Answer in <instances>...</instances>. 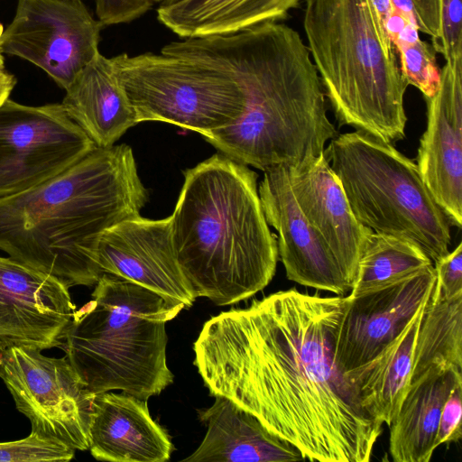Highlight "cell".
I'll list each match as a JSON object with an SVG mask.
<instances>
[{
  "mask_svg": "<svg viewBox=\"0 0 462 462\" xmlns=\"http://www.w3.org/2000/svg\"><path fill=\"white\" fill-rule=\"evenodd\" d=\"M346 296L289 289L206 321L194 365L223 396L295 446L305 459L367 462L383 423L361 405L335 361Z\"/></svg>",
  "mask_w": 462,
  "mask_h": 462,
  "instance_id": "cell-1",
  "label": "cell"
},
{
  "mask_svg": "<svg viewBox=\"0 0 462 462\" xmlns=\"http://www.w3.org/2000/svg\"><path fill=\"white\" fill-rule=\"evenodd\" d=\"M161 52L219 70L243 87L246 106L239 120L203 135L239 163L263 171L282 164L299 167L322 155L337 134L309 49L283 23L181 39Z\"/></svg>",
  "mask_w": 462,
  "mask_h": 462,
  "instance_id": "cell-2",
  "label": "cell"
},
{
  "mask_svg": "<svg viewBox=\"0 0 462 462\" xmlns=\"http://www.w3.org/2000/svg\"><path fill=\"white\" fill-rule=\"evenodd\" d=\"M149 199L132 148H96L27 190L0 198V250L68 288L96 285L103 232L137 217Z\"/></svg>",
  "mask_w": 462,
  "mask_h": 462,
  "instance_id": "cell-3",
  "label": "cell"
},
{
  "mask_svg": "<svg viewBox=\"0 0 462 462\" xmlns=\"http://www.w3.org/2000/svg\"><path fill=\"white\" fill-rule=\"evenodd\" d=\"M257 173L217 153L184 172L171 216L178 263L197 297L217 306L245 300L273 280L279 258Z\"/></svg>",
  "mask_w": 462,
  "mask_h": 462,
  "instance_id": "cell-4",
  "label": "cell"
},
{
  "mask_svg": "<svg viewBox=\"0 0 462 462\" xmlns=\"http://www.w3.org/2000/svg\"><path fill=\"white\" fill-rule=\"evenodd\" d=\"M303 28L340 125L393 143L405 137L403 79L369 0H304Z\"/></svg>",
  "mask_w": 462,
  "mask_h": 462,
  "instance_id": "cell-5",
  "label": "cell"
},
{
  "mask_svg": "<svg viewBox=\"0 0 462 462\" xmlns=\"http://www.w3.org/2000/svg\"><path fill=\"white\" fill-rule=\"evenodd\" d=\"M91 296L74 311L64 337L77 374L95 393L159 395L173 382L165 325L184 304L110 273L100 276Z\"/></svg>",
  "mask_w": 462,
  "mask_h": 462,
  "instance_id": "cell-6",
  "label": "cell"
},
{
  "mask_svg": "<svg viewBox=\"0 0 462 462\" xmlns=\"http://www.w3.org/2000/svg\"><path fill=\"white\" fill-rule=\"evenodd\" d=\"M324 153L363 226L415 244L432 262L448 253L447 215L393 143L356 130L337 134Z\"/></svg>",
  "mask_w": 462,
  "mask_h": 462,
  "instance_id": "cell-7",
  "label": "cell"
},
{
  "mask_svg": "<svg viewBox=\"0 0 462 462\" xmlns=\"http://www.w3.org/2000/svg\"><path fill=\"white\" fill-rule=\"evenodd\" d=\"M112 59L138 124L166 122L203 136L234 125L245 110L243 87L219 70L162 52Z\"/></svg>",
  "mask_w": 462,
  "mask_h": 462,
  "instance_id": "cell-8",
  "label": "cell"
},
{
  "mask_svg": "<svg viewBox=\"0 0 462 462\" xmlns=\"http://www.w3.org/2000/svg\"><path fill=\"white\" fill-rule=\"evenodd\" d=\"M41 350L0 346V378L32 431L75 450L89 448V430L96 393L69 359L45 356Z\"/></svg>",
  "mask_w": 462,
  "mask_h": 462,
  "instance_id": "cell-9",
  "label": "cell"
},
{
  "mask_svg": "<svg viewBox=\"0 0 462 462\" xmlns=\"http://www.w3.org/2000/svg\"><path fill=\"white\" fill-rule=\"evenodd\" d=\"M97 148L61 103L0 105V198L32 189Z\"/></svg>",
  "mask_w": 462,
  "mask_h": 462,
  "instance_id": "cell-10",
  "label": "cell"
},
{
  "mask_svg": "<svg viewBox=\"0 0 462 462\" xmlns=\"http://www.w3.org/2000/svg\"><path fill=\"white\" fill-rule=\"evenodd\" d=\"M104 27L82 0H18L0 51L31 62L65 90L99 53Z\"/></svg>",
  "mask_w": 462,
  "mask_h": 462,
  "instance_id": "cell-11",
  "label": "cell"
},
{
  "mask_svg": "<svg viewBox=\"0 0 462 462\" xmlns=\"http://www.w3.org/2000/svg\"><path fill=\"white\" fill-rule=\"evenodd\" d=\"M436 283L432 265L373 290L346 296L335 361L344 374L383 351L427 302Z\"/></svg>",
  "mask_w": 462,
  "mask_h": 462,
  "instance_id": "cell-12",
  "label": "cell"
},
{
  "mask_svg": "<svg viewBox=\"0 0 462 462\" xmlns=\"http://www.w3.org/2000/svg\"><path fill=\"white\" fill-rule=\"evenodd\" d=\"M69 289L49 273L0 256V346H62L76 310Z\"/></svg>",
  "mask_w": 462,
  "mask_h": 462,
  "instance_id": "cell-13",
  "label": "cell"
},
{
  "mask_svg": "<svg viewBox=\"0 0 462 462\" xmlns=\"http://www.w3.org/2000/svg\"><path fill=\"white\" fill-rule=\"evenodd\" d=\"M97 258L102 273H110L184 304L197 295L184 276L174 252L171 217L124 220L101 235Z\"/></svg>",
  "mask_w": 462,
  "mask_h": 462,
  "instance_id": "cell-14",
  "label": "cell"
},
{
  "mask_svg": "<svg viewBox=\"0 0 462 462\" xmlns=\"http://www.w3.org/2000/svg\"><path fill=\"white\" fill-rule=\"evenodd\" d=\"M427 103V127L416 164L451 226H462V57L446 61Z\"/></svg>",
  "mask_w": 462,
  "mask_h": 462,
  "instance_id": "cell-15",
  "label": "cell"
},
{
  "mask_svg": "<svg viewBox=\"0 0 462 462\" xmlns=\"http://www.w3.org/2000/svg\"><path fill=\"white\" fill-rule=\"evenodd\" d=\"M258 193L266 221L278 233V254L287 278L336 295L350 292L338 263L299 207L286 164L263 171Z\"/></svg>",
  "mask_w": 462,
  "mask_h": 462,
  "instance_id": "cell-16",
  "label": "cell"
},
{
  "mask_svg": "<svg viewBox=\"0 0 462 462\" xmlns=\"http://www.w3.org/2000/svg\"><path fill=\"white\" fill-rule=\"evenodd\" d=\"M286 167L292 192L304 217L353 288L366 237L373 230L356 218L325 153L304 165Z\"/></svg>",
  "mask_w": 462,
  "mask_h": 462,
  "instance_id": "cell-17",
  "label": "cell"
},
{
  "mask_svg": "<svg viewBox=\"0 0 462 462\" xmlns=\"http://www.w3.org/2000/svg\"><path fill=\"white\" fill-rule=\"evenodd\" d=\"M88 449L101 461L166 462L173 445L152 418L147 400L108 391L96 393Z\"/></svg>",
  "mask_w": 462,
  "mask_h": 462,
  "instance_id": "cell-18",
  "label": "cell"
},
{
  "mask_svg": "<svg viewBox=\"0 0 462 462\" xmlns=\"http://www.w3.org/2000/svg\"><path fill=\"white\" fill-rule=\"evenodd\" d=\"M208 430L199 448L181 461L285 462L305 459L289 441L271 432L253 414L229 399L215 396L199 411Z\"/></svg>",
  "mask_w": 462,
  "mask_h": 462,
  "instance_id": "cell-19",
  "label": "cell"
},
{
  "mask_svg": "<svg viewBox=\"0 0 462 462\" xmlns=\"http://www.w3.org/2000/svg\"><path fill=\"white\" fill-rule=\"evenodd\" d=\"M65 91L61 105L97 148L113 146L138 124L113 59L100 52Z\"/></svg>",
  "mask_w": 462,
  "mask_h": 462,
  "instance_id": "cell-20",
  "label": "cell"
},
{
  "mask_svg": "<svg viewBox=\"0 0 462 462\" xmlns=\"http://www.w3.org/2000/svg\"><path fill=\"white\" fill-rule=\"evenodd\" d=\"M462 371H430L410 384L402 405L388 426L389 451L395 462H429L438 448L436 436L442 408Z\"/></svg>",
  "mask_w": 462,
  "mask_h": 462,
  "instance_id": "cell-21",
  "label": "cell"
},
{
  "mask_svg": "<svg viewBox=\"0 0 462 462\" xmlns=\"http://www.w3.org/2000/svg\"><path fill=\"white\" fill-rule=\"evenodd\" d=\"M426 303L383 351L345 374L362 407L387 426L396 416L410 387L415 344Z\"/></svg>",
  "mask_w": 462,
  "mask_h": 462,
  "instance_id": "cell-22",
  "label": "cell"
},
{
  "mask_svg": "<svg viewBox=\"0 0 462 462\" xmlns=\"http://www.w3.org/2000/svg\"><path fill=\"white\" fill-rule=\"evenodd\" d=\"M300 0H180L159 5L157 20L180 39L234 33L286 18Z\"/></svg>",
  "mask_w": 462,
  "mask_h": 462,
  "instance_id": "cell-23",
  "label": "cell"
},
{
  "mask_svg": "<svg viewBox=\"0 0 462 462\" xmlns=\"http://www.w3.org/2000/svg\"><path fill=\"white\" fill-rule=\"evenodd\" d=\"M462 371V294L433 291L424 308L414 349L411 383L430 371Z\"/></svg>",
  "mask_w": 462,
  "mask_h": 462,
  "instance_id": "cell-24",
  "label": "cell"
},
{
  "mask_svg": "<svg viewBox=\"0 0 462 462\" xmlns=\"http://www.w3.org/2000/svg\"><path fill=\"white\" fill-rule=\"evenodd\" d=\"M432 265L415 244L371 231L366 237L349 295H356Z\"/></svg>",
  "mask_w": 462,
  "mask_h": 462,
  "instance_id": "cell-25",
  "label": "cell"
},
{
  "mask_svg": "<svg viewBox=\"0 0 462 462\" xmlns=\"http://www.w3.org/2000/svg\"><path fill=\"white\" fill-rule=\"evenodd\" d=\"M419 32L431 38L446 61L462 57V0H414Z\"/></svg>",
  "mask_w": 462,
  "mask_h": 462,
  "instance_id": "cell-26",
  "label": "cell"
},
{
  "mask_svg": "<svg viewBox=\"0 0 462 462\" xmlns=\"http://www.w3.org/2000/svg\"><path fill=\"white\" fill-rule=\"evenodd\" d=\"M399 53V66L408 85L417 88L424 96L435 94L440 80V69L431 44L419 39L409 44L394 47Z\"/></svg>",
  "mask_w": 462,
  "mask_h": 462,
  "instance_id": "cell-27",
  "label": "cell"
},
{
  "mask_svg": "<svg viewBox=\"0 0 462 462\" xmlns=\"http://www.w3.org/2000/svg\"><path fill=\"white\" fill-rule=\"evenodd\" d=\"M75 449L68 445L31 432L24 439L0 442V462L69 461Z\"/></svg>",
  "mask_w": 462,
  "mask_h": 462,
  "instance_id": "cell-28",
  "label": "cell"
},
{
  "mask_svg": "<svg viewBox=\"0 0 462 462\" xmlns=\"http://www.w3.org/2000/svg\"><path fill=\"white\" fill-rule=\"evenodd\" d=\"M436 283L434 292L450 299L462 294V244L435 262Z\"/></svg>",
  "mask_w": 462,
  "mask_h": 462,
  "instance_id": "cell-29",
  "label": "cell"
},
{
  "mask_svg": "<svg viewBox=\"0 0 462 462\" xmlns=\"http://www.w3.org/2000/svg\"><path fill=\"white\" fill-rule=\"evenodd\" d=\"M152 0H95L97 18L104 26L131 23L145 14Z\"/></svg>",
  "mask_w": 462,
  "mask_h": 462,
  "instance_id": "cell-30",
  "label": "cell"
},
{
  "mask_svg": "<svg viewBox=\"0 0 462 462\" xmlns=\"http://www.w3.org/2000/svg\"><path fill=\"white\" fill-rule=\"evenodd\" d=\"M462 383L448 395L441 411L436 436V445L450 444L462 437Z\"/></svg>",
  "mask_w": 462,
  "mask_h": 462,
  "instance_id": "cell-31",
  "label": "cell"
},
{
  "mask_svg": "<svg viewBox=\"0 0 462 462\" xmlns=\"http://www.w3.org/2000/svg\"><path fill=\"white\" fill-rule=\"evenodd\" d=\"M16 83L15 76L6 69L4 55L0 51V105L9 98Z\"/></svg>",
  "mask_w": 462,
  "mask_h": 462,
  "instance_id": "cell-32",
  "label": "cell"
},
{
  "mask_svg": "<svg viewBox=\"0 0 462 462\" xmlns=\"http://www.w3.org/2000/svg\"><path fill=\"white\" fill-rule=\"evenodd\" d=\"M376 17L377 23L383 32V35L387 38L386 23L393 12V5L391 0H369Z\"/></svg>",
  "mask_w": 462,
  "mask_h": 462,
  "instance_id": "cell-33",
  "label": "cell"
},
{
  "mask_svg": "<svg viewBox=\"0 0 462 462\" xmlns=\"http://www.w3.org/2000/svg\"><path fill=\"white\" fill-rule=\"evenodd\" d=\"M408 23L406 19L398 12L393 9V12L386 23V32L392 43H393L405 25Z\"/></svg>",
  "mask_w": 462,
  "mask_h": 462,
  "instance_id": "cell-34",
  "label": "cell"
},
{
  "mask_svg": "<svg viewBox=\"0 0 462 462\" xmlns=\"http://www.w3.org/2000/svg\"><path fill=\"white\" fill-rule=\"evenodd\" d=\"M413 1L414 0H391V3L394 11L402 14L408 23L417 27Z\"/></svg>",
  "mask_w": 462,
  "mask_h": 462,
  "instance_id": "cell-35",
  "label": "cell"
},
{
  "mask_svg": "<svg viewBox=\"0 0 462 462\" xmlns=\"http://www.w3.org/2000/svg\"><path fill=\"white\" fill-rule=\"evenodd\" d=\"M180 0H163L160 5H170Z\"/></svg>",
  "mask_w": 462,
  "mask_h": 462,
  "instance_id": "cell-36",
  "label": "cell"
},
{
  "mask_svg": "<svg viewBox=\"0 0 462 462\" xmlns=\"http://www.w3.org/2000/svg\"><path fill=\"white\" fill-rule=\"evenodd\" d=\"M4 31H5L4 26L0 22V38H1L2 34L4 33Z\"/></svg>",
  "mask_w": 462,
  "mask_h": 462,
  "instance_id": "cell-37",
  "label": "cell"
},
{
  "mask_svg": "<svg viewBox=\"0 0 462 462\" xmlns=\"http://www.w3.org/2000/svg\"><path fill=\"white\" fill-rule=\"evenodd\" d=\"M163 0H152L153 3H158L159 5L162 2Z\"/></svg>",
  "mask_w": 462,
  "mask_h": 462,
  "instance_id": "cell-38",
  "label": "cell"
}]
</instances>
